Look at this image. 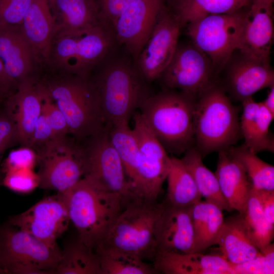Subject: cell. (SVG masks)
I'll return each mask as SVG.
<instances>
[{"mask_svg": "<svg viewBox=\"0 0 274 274\" xmlns=\"http://www.w3.org/2000/svg\"><path fill=\"white\" fill-rule=\"evenodd\" d=\"M36 81L41 91L64 115L69 133L76 141L106 128L99 94L89 77L41 70Z\"/></svg>", "mask_w": 274, "mask_h": 274, "instance_id": "6da1fadb", "label": "cell"}, {"mask_svg": "<svg viewBox=\"0 0 274 274\" xmlns=\"http://www.w3.org/2000/svg\"><path fill=\"white\" fill-rule=\"evenodd\" d=\"M113 52V51H112ZM109 54L88 77L100 97L106 126L129 122L151 94L136 65L126 57Z\"/></svg>", "mask_w": 274, "mask_h": 274, "instance_id": "7a4b0ae2", "label": "cell"}, {"mask_svg": "<svg viewBox=\"0 0 274 274\" xmlns=\"http://www.w3.org/2000/svg\"><path fill=\"white\" fill-rule=\"evenodd\" d=\"M196 100L193 96L167 89L151 95L139 109L167 153L180 155L193 147Z\"/></svg>", "mask_w": 274, "mask_h": 274, "instance_id": "3957f363", "label": "cell"}, {"mask_svg": "<svg viewBox=\"0 0 274 274\" xmlns=\"http://www.w3.org/2000/svg\"><path fill=\"white\" fill-rule=\"evenodd\" d=\"M194 132L195 147L202 157L233 146L242 136L238 109L216 82L196 97Z\"/></svg>", "mask_w": 274, "mask_h": 274, "instance_id": "277c9868", "label": "cell"}, {"mask_svg": "<svg viewBox=\"0 0 274 274\" xmlns=\"http://www.w3.org/2000/svg\"><path fill=\"white\" fill-rule=\"evenodd\" d=\"M65 202L79 239L94 250L104 239L123 208L121 197L100 190L82 178L60 193Z\"/></svg>", "mask_w": 274, "mask_h": 274, "instance_id": "5b68a950", "label": "cell"}, {"mask_svg": "<svg viewBox=\"0 0 274 274\" xmlns=\"http://www.w3.org/2000/svg\"><path fill=\"white\" fill-rule=\"evenodd\" d=\"M116 42L112 26L104 21L79 35L54 38L42 69L88 78L113 51Z\"/></svg>", "mask_w": 274, "mask_h": 274, "instance_id": "8992f818", "label": "cell"}, {"mask_svg": "<svg viewBox=\"0 0 274 274\" xmlns=\"http://www.w3.org/2000/svg\"><path fill=\"white\" fill-rule=\"evenodd\" d=\"M164 206L157 201L130 200L97 246L117 249L145 261L153 260L157 252L156 226Z\"/></svg>", "mask_w": 274, "mask_h": 274, "instance_id": "52a82bcc", "label": "cell"}, {"mask_svg": "<svg viewBox=\"0 0 274 274\" xmlns=\"http://www.w3.org/2000/svg\"><path fill=\"white\" fill-rule=\"evenodd\" d=\"M61 256L49 244L9 224L0 226V266L4 273H54Z\"/></svg>", "mask_w": 274, "mask_h": 274, "instance_id": "ba28073f", "label": "cell"}, {"mask_svg": "<svg viewBox=\"0 0 274 274\" xmlns=\"http://www.w3.org/2000/svg\"><path fill=\"white\" fill-rule=\"evenodd\" d=\"M245 15L242 11L211 14L188 23V34L193 44L209 58L217 73L240 47Z\"/></svg>", "mask_w": 274, "mask_h": 274, "instance_id": "9c48e42d", "label": "cell"}, {"mask_svg": "<svg viewBox=\"0 0 274 274\" xmlns=\"http://www.w3.org/2000/svg\"><path fill=\"white\" fill-rule=\"evenodd\" d=\"M139 141V157L134 179L130 185L133 199L156 201L166 180L171 157L155 137L139 111L132 116Z\"/></svg>", "mask_w": 274, "mask_h": 274, "instance_id": "30bf717a", "label": "cell"}, {"mask_svg": "<svg viewBox=\"0 0 274 274\" xmlns=\"http://www.w3.org/2000/svg\"><path fill=\"white\" fill-rule=\"evenodd\" d=\"M79 142L84 160L83 178L100 190L120 195L124 206L132 200L123 164L110 141L108 128Z\"/></svg>", "mask_w": 274, "mask_h": 274, "instance_id": "8fae6325", "label": "cell"}, {"mask_svg": "<svg viewBox=\"0 0 274 274\" xmlns=\"http://www.w3.org/2000/svg\"><path fill=\"white\" fill-rule=\"evenodd\" d=\"M40 169L39 187L62 193L83 177L84 160L79 143L67 137L52 140L35 149Z\"/></svg>", "mask_w": 274, "mask_h": 274, "instance_id": "7c38bea8", "label": "cell"}, {"mask_svg": "<svg viewBox=\"0 0 274 274\" xmlns=\"http://www.w3.org/2000/svg\"><path fill=\"white\" fill-rule=\"evenodd\" d=\"M209 58L194 44L179 46L160 78L168 89L197 97L215 81Z\"/></svg>", "mask_w": 274, "mask_h": 274, "instance_id": "4fadbf2b", "label": "cell"}, {"mask_svg": "<svg viewBox=\"0 0 274 274\" xmlns=\"http://www.w3.org/2000/svg\"><path fill=\"white\" fill-rule=\"evenodd\" d=\"M182 26L175 13L162 9L148 41L136 58L135 65L148 82L160 78L170 63L178 46Z\"/></svg>", "mask_w": 274, "mask_h": 274, "instance_id": "5bb4252c", "label": "cell"}, {"mask_svg": "<svg viewBox=\"0 0 274 274\" xmlns=\"http://www.w3.org/2000/svg\"><path fill=\"white\" fill-rule=\"evenodd\" d=\"M70 219L62 194L46 197L19 214L10 217L8 224L52 245L67 229Z\"/></svg>", "mask_w": 274, "mask_h": 274, "instance_id": "9a60e30c", "label": "cell"}, {"mask_svg": "<svg viewBox=\"0 0 274 274\" xmlns=\"http://www.w3.org/2000/svg\"><path fill=\"white\" fill-rule=\"evenodd\" d=\"M0 58L13 92L40 73L41 62L20 25L0 27Z\"/></svg>", "mask_w": 274, "mask_h": 274, "instance_id": "2e32d148", "label": "cell"}, {"mask_svg": "<svg viewBox=\"0 0 274 274\" xmlns=\"http://www.w3.org/2000/svg\"><path fill=\"white\" fill-rule=\"evenodd\" d=\"M163 0H135L113 25L116 41L136 57L148 41L163 9Z\"/></svg>", "mask_w": 274, "mask_h": 274, "instance_id": "e0dca14e", "label": "cell"}, {"mask_svg": "<svg viewBox=\"0 0 274 274\" xmlns=\"http://www.w3.org/2000/svg\"><path fill=\"white\" fill-rule=\"evenodd\" d=\"M226 68L225 91L242 101L257 91L274 85V72L269 61L262 60L236 50Z\"/></svg>", "mask_w": 274, "mask_h": 274, "instance_id": "ac0fdd59", "label": "cell"}, {"mask_svg": "<svg viewBox=\"0 0 274 274\" xmlns=\"http://www.w3.org/2000/svg\"><path fill=\"white\" fill-rule=\"evenodd\" d=\"M164 203L156 226L157 252H194L193 205L177 206Z\"/></svg>", "mask_w": 274, "mask_h": 274, "instance_id": "d6986e66", "label": "cell"}, {"mask_svg": "<svg viewBox=\"0 0 274 274\" xmlns=\"http://www.w3.org/2000/svg\"><path fill=\"white\" fill-rule=\"evenodd\" d=\"M42 107V95L36 79L20 84L6 98L5 110L16 125L19 143L22 146L30 147Z\"/></svg>", "mask_w": 274, "mask_h": 274, "instance_id": "ffe728a7", "label": "cell"}, {"mask_svg": "<svg viewBox=\"0 0 274 274\" xmlns=\"http://www.w3.org/2000/svg\"><path fill=\"white\" fill-rule=\"evenodd\" d=\"M153 266L157 273L232 274L231 263L217 254L159 251Z\"/></svg>", "mask_w": 274, "mask_h": 274, "instance_id": "44dd1931", "label": "cell"}, {"mask_svg": "<svg viewBox=\"0 0 274 274\" xmlns=\"http://www.w3.org/2000/svg\"><path fill=\"white\" fill-rule=\"evenodd\" d=\"M218 152L215 174L221 191L232 210L242 216L252 189L251 181L234 151L233 146Z\"/></svg>", "mask_w": 274, "mask_h": 274, "instance_id": "7402d4cb", "label": "cell"}, {"mask_svg": "<svg viewBox=\"0 0 274 274\" xmlns=\"http://www.w3.org/2000/svg\"><path fill=\"white\" fill-rule=\"evenodd\" d=\"M51 7L55 21L52 40L79 35L104 21L94 0H51Z\"/></svg>", "mask_w": 274, "mask_h": 274, "instance_id": "603a6c76", "label": "cell"}, {"mask_svg": "<svg viewBox=\"0 0 274 274\" xmlns=\"http://www.w3.org/2000/svg\"><path fill=\"white\" fill-rule=\"evenodd\" d=\"M273 35L272 7L251 4L246 12L239 51L269 61Z\"/></svg>", "mask_w": 274, "mask_h": 274, "instance_id": "cb8c5ba5", "label": "cell"}, {"mask_svg": "<svg viewBox=\"0 0 274 274\" xmlns=\"http://www.w3.org/2000/svg\"><path fill=\"white\" fill-rule=\"evenodd\" d=\"M216 245L221 254L232 264L245 262L261 254L239 214L224 220Z\"/></svg>", "mask_w": 274, "mask_h": 274, "instance_id": "d4e9b609", "label": "cell"}, {"mask_svg": "<svg viewBox=\"0 0 274 274\" xmlns=\"http://www.w3.org/2000/svg\"><path fill=\"white\" fill-rule=\"evenodd\" d=\"M21 26L42 63L55 30L51 0H31Z\"/></svg>", "mask_w": 274, "mask_h": 274, "instance_id": "484cf974", "label": "cell"}, {"mask_svg": "<svg viewBox=\"0 0 274 274\" xmlns=\"http://www.w3.org/2000/svg\"><path fill=\"white\" fill-rule=\"evenodd\" d=\"M223 211L215 204L206 200H200L193 206L194 252L203 253L216 245L224 222Z\"/></svg>", "mask_w": 274, "mask_h": 274, "instance_id": "4316f807", "label": "cell"}, {"mask_svg": "<svg viewBox=\"0 0 274 274\" xmlns=\"http://www.w3.org/2000/svg\"><path fill=\"white\" fill-rule=\"evenodd\" d=\"M202 158L197 149L192 147L184 153L181 159L205 200L215 204L223 211H232L221 191L215 174L205 166Z\"/></svg>", "mask_w": 274, "mask_h": 274, "instance_id": "83f0119b", "label": "cell"}, {"mask_svg": "<svg viewBox=\"0 0 274 274\" xmlns=\"http://www.w3.org/2000/svg\"><path fill=\"white\" fill-rule=\"evenodd\" d=\"M166 179L165 202L177 206H189L201 200L202 196L194 181L181 159L171 157Z\"/></svg>", "mask_w": 274, "mask_h": 274, "instance_id": "f1b7e54d", "label": "cell"}, {"mask_svg": "<svg viewBox=\"0 0 274 274\" xmlns=\"http://www.w3.org/2000/svg\"><path fill=\"white\" fill-rule=\"evenodd\" d=\"M54 273L102 274L99 257L92 248L79 239L66 246Z\"/></svg>", "mask_w": 274, "mask_h": 274, "instance_id": "f546056e", "label": "cell"}, {"mask_svg": "<svg viewBox=\"0 0 274 274\" xmlns=\"http://www.w3.org/2000/svg\"><path fill=\"white\" fill-rule=\"evenodd\" d=\"M250 5V0H184L175 6V14L183 26L200 17L234 13Z\"/></svg>", "mask_w": 274, "mask_h": 274, "instance_id": "4dcf8cb0", "label": "cell"}, {"mask_svg": "<svg viewBox=\"0 0 274 274\" xmlns=\"http://www.w3.org/2000/svg\"><path fill=\"white\" fill-rule=\"evenodd\" d=\"M102 274L157 273L153 265L132 254L113 248L96 246Z\"/></svg>", "mask_w": 274, "mask_h": 274, "instance_id": "1f68e13d", "label": "cell"}, {"mask_svg": "<svg viewBox=\"0 0 274 274\" xmlns=\"http://www.w3.org/2000/svg\"><path fill=\"white\" fill-rule=\"evenodd\" d=\"M108 133L110 141L123 164L130 190L138 164V137L134 129L130 127L129 122H123L108 128Z\"/></svg>", "mask_w": 274, "mask_h": 274, "instance_id": "d6a6232c", "label": "cell"}, {"mask_svg": "<svg viewBox=\"0 0 274 274\" xmlns=\"http://www.w3.org/2000/svg\"><path fill=\"white\" fill-rule=\"evenodd\" d=\"M242 216L252 240L260 251L271 243L274 226L270 224L264 217L258 193L253 189L248 200L245 212Z\"/></svg>", "mask_w": 274, "mask_h": 274, "instance_id": "836d02e7", "label": "cell"}, {"mask_svg": "<svg viewBox=\"0 0 274 274\" xmlns=\"http://www.w3.org/2000/svg\"><path fill=\"white\" fill-rule=\"evenodd\" d=\"M234 151L244 166L256 190H274V166L263 161L244 144L233 146Z\"/></svg>", "mask_w": 274, "mask_h": 274, "instance_id": "e575fe53", "label": "cell"}, {"mask_svg": "<svg viewBox=\"0 0 274 274\" xmlns=\"http://www.w3.org/2000/svg\"><path fill=\"white\" fill-rule=\"evenodd\" d=\"M273 118L274 115L260 102L256 118L248 133L244 137V145L250 150L256 154L263 151L273 153V138L269 131L270 124Z\"/></svg>", "mask_w": 274, "mask_h": 274, "instance_id": "d590c367", "label": "cell"}, {"mask_svg": "<svg viewBox=\"0 0 274 274\" xmlns=\"http://www.w3.org/2000/svg\"><path fill=\"white\" fill-rule=\"evenodd\" d=\"M3 185L18 193H27L39 187L40 177L33 169H21L4 174Z\"/></svg>", "mask_w": 274, "mask_h": 274, "instance_id": "8d00e7d4", "label": "cell"}, {"mask_svg": "<svg viewBox=\"0 0 274 274\" xmlns=\"http://www.w3.org/2000/svg\"><path fill=\"white\" fill-rule=\"evenodd\" d=\"M38 162L37 153L35 150L28 146L12 150L3 164L1 169L5 173L21 169H33Z\"/></svg>", "mask_w": 274, "mask_h": 274, "instance_id": "74e56055", "label": "cell"}, {"mask_svg": "<svg viewBox=\"0 0 274 274\" xmlns=\"http://www.w3.org/2000/svg\"><path fill=\"white\" fill-rule=\"evenodd\" d=\"M31 0H0V27L21 25Z\"/></svg>", "mask_w": 274, "mask_h": 274, "instance_id": "f35d334b", "label": "cell"}, {"mask_svg": "<svg viewBox=\"0 0 274 274\" xmlns=\"http://www.w3.org/2000/svg\"><path fill=\"white\" fill-rule=\"evenodd\" d=\"M40 90L43 98V109L48 117L52 128L53 140L67 138L69 129L64 115L58 106Z\"/></svg>", "mask_w": 274, "mask_h": 274, "instance_id": "ab89813d", "label": "cell"}, {"mask_svg": "<svg viewBox=\"0 0 274 274\" xmlns=\"http://www.w3.org/2000/svg\"><path fill=\"white\" fill-rule=\"evenodd\" d=\"M231 264L232 274H273L274 260L260 254L238 264Z\"/></svg>", "mask_w": 274, "mask_h": 274, "instance_id": "60d3db41", "label": "cell"}, {"mask_svg": "<svg viewBox=\"0 0 274 274\" xmlns=\"http://www.w3.org/2000/svg\"><path fill=\"white\" fill-rule=\"evenodd\" d=\"M16 143H19L16 125L5 110L0 111V173H3L1 163L3 154Z\"/></svg>", "mask_w": 274, "mask_h": 274, "instance_id": "b9f144b4", "label": "cell"}, {"mask_svg": "<svg viewBox=\"0 0 274 274\" xmlns=\"http://www.w3.org/2000/svg\"><path fill=\"white\" fill-rule=\"evenodd\" d=\"M53 140V132L48 117L42 110L35 126L30 147L34 150Z\"/></svg>", "mask_w": 274, "mask_h": 274, "instance_id": "7bdbcfd3", "label": "cell"}, {"mask_svg": "<svg viewBox=\"0 0 274 274\" xmlns=\"http://www.w3.org/2000/svg\"><path fill=\"white\" fill-rule=\"evenodd\" d=\"M135 0H100V16L102 20L112 27L114 23L126 9Z\"/></svg>", "mask_w": 274, "mask_h": 274, "instance_id": "ee69618b", "label": "cell"}, {"mask_svg": "<svg viewBox=\"0 0 274 274\" xmlns=\"http://www.w3.org/2000/svg\"><path fill=\"white\" fill-rule=\"evenodd\" d=\"M256 191L264 217L270 224L274 226V190Z\"/></svg>", "mask_w": 274, "mask_h": 274, "instance_id": "f6af8a7d", "label": "cell"}, {"mask_svg": "<svg viewBox=\"0 0 274 274\" xmlns=\"http://www.w3.org/2000/svg\"><path fill=\"white\" fill-rule=\"evenodd\" d=\"M0 88L9 96L13 93L8 81L3 63L0 58Z\"/></svg>", "mask_w": 274, "mask_h": 274, "instance_id": "bcb514c9", "label": "cell"}, {"mask_svg": "<svg viewBox=\"0 0 274 274\" xmlns=\"http://www.w3.org/2000/svg\"><path fill=\"white\" fill-rule=\"evenodd\" d=\"M261 102L264 107L274 115V85L270 87V90L266 99Z\"/></svg>", "mask_w": 274, "mask_h": 274, "instance_id": "7dc6e473", "label": "cell"}, {"mask_svg": "<svg viewBox=\"0 0 274 274\" xmlns=\"http://www.w3.org/2000/svg\"><path fill=\"white\" fill-rule=\"evenodd\" d=\"M251 4L263 5L272 7L273 0H250Z\"/></svg>", "mask_w": 274, "mask_h": 274, "instance_id": "c3c4849f", "label": "cell"}, {"mask_svg": "<svg viewBox=\"0 0 274 274\" xmlns=\"http://www.w3.org/2000/svg\"><path fill=\"white\" fill-rule=\"evenodd\" d=\"M7 97V95L2 89V88H0V102L2 101L3 99H6Z\"/></svg>", "mask_w": 274, "mask_h": 274, "instance_id": "681fc988", "label": "cell"}, {"mask_svg": "<svg viewBox=\"0 0 274 274\" xmlns=\"http://www.w3.org/2000/svg\"><path fill=\"white\" fill-rule=\"evenodd\" d=\"M4 177V174L0 173V186L3 185V179Z\"/></svg>", "mask_w": 274, "mask_h": 274, "instance_id": "f907efd6", "label": "cell"}, {"mask_svg": "<svg viewBox=\"0 0 274 274\" xmlns=\"http://www.w3.org/2000/svg\"><path fill=\"white\" fill-rule=\"evenodd\" d=\"M175 4V6L176 5H177L178 4L180 3V2L183 1L184 0H173Z\"/></svg>", "mask_w": 274, "mask_h": 274, "instance_id": "816d5d0a", "label": "cell"}, {"mask_svg": "<svg viewBox=\"0 0 274 274\" xmlns=\"http://www.w3.org/2000/svg\"><path fill=\"white\" fill-rule=\"evenodd\" d=\"M0 273H4L1 266H0Z\"/></svg>", "mask_w": 274, "mask_h": 274, "instance_id": "f5cc1de1", "label": "cell"}]
</instances>
